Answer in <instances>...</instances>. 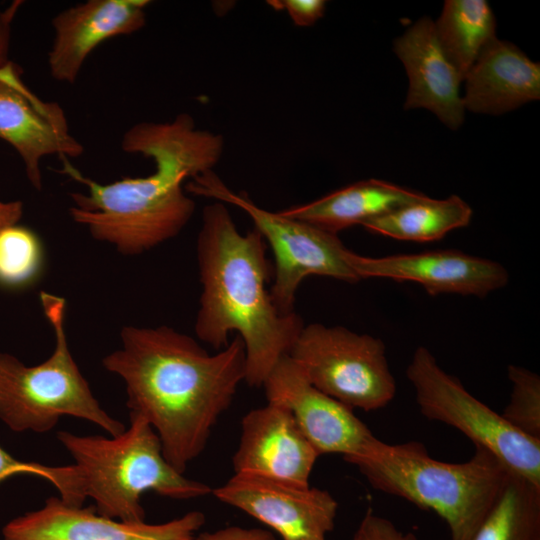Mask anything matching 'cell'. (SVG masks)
I'll return each instance as SVG.
<instances>
[{"mask_svg":"<svg viewBox=\"0 0 540 540\" xmlns=\"http://www.w3.org/2000/svg\"><path fill=\"white\" fill-rule=\"evenodd\" d=\"M465 110L501 115L540 99V64L513 43L494 39L465 75Z\"/></svg>","mask_w":540,"mask_h":540,"instance_id":"obj_18","label":"cell"},{"mask_svg":"<svg viewBox=\"0 0 540 540\" xmlns=\"http://www.w3.org/2000/svg\"><path fill=\"white\" fill-rule=\"evenodd\" d=\"M319 456L290 411L267 402L243 416L240 441L232 463L235 474L309 486Z\"/></svg>","mask_w":540,"mask_h":540,"instance_id":"obj_15","label":"cell"},{"mask_svg":"<svg viewBox=\"0 0 540 540\" xmlns=\"http://www.w3.org/2000/svg\"><path fill=\"white\" fill-rule=\"evenodd\" d=\"M472 215L470 205L458 195L445 199L427 196L366 221L362 226L369 232L397 240L431 242L468 226Z\"/></svg>","mask_w":540,"mask_h":540,"instance_id":"obj_20","label":"cell"},{"mask_svg":"<svg viewBox=\"0 0 540 540\" xmlns=\"http://www.w3.org/2000/svg\"><path fill=\"white\" fill-rule=\"evenodd\" d=\"M540 536V486L510 471L471 540H534Z\"/></svg>","mask_w":540,"mask_h":540,"instance_id":"obj_22","label":"cell"},{"mask_svg":"<svg viewBox=\"0 0 540 540\" xmlns=\"http://www.w3.org/2000/svg\"><path fill=\"white\" fill-rule=\"evenodd\" d=\"M267 402L288 409L318 454H360L375 438L353 409L313 386L289 355L263 384Z\"/></svg>","mask_w":540,"mask_h":540,"instance_id":"obj_12","label":"cell"},{"mask_svg":"<svg viewBox=\"0 0 540 540\" xmlns=\"http://www.w3.org/2000/svg\"><path fill=\"white\" fill-rule=\"evenodd\" d=\"M276 10H285L296 26L308 27L323 17L326 9L324 0H281L268 1Z\"/></svg>","mask_w":540,"mask_h":540,"instance_id":"obj_27","label":"cell"},{"mask_svg":"<svg viewBox=\"0 0 540 540\" xmlns=\"http://www.w3.org/2000/svg\"><path fill=\"white\" fill-rule=\"evenodd\" d=\"M23 215V203L21 201H0V231L16 225Z\"/></svg>","mask_w":540,"mask_h":540,"instance_id":"obj_30","label":"cell"},{"mask_svg":"<svg viewBox=\"0 0 540 540\" xmlns=\"http://www.w3.org/2000/svg\"><path fill=\"white\" fill-rule=\"evenodd\" d=\"M40 302L54 332V351L35 366L0 353V420L14 432L46 433L61 417L72 416L96 424L110 436L121 434L125 425L102 408L71 354L65 299L42 291Z\"/></svg>","mask_w":540,"mask_h":540,"instance_id":"obj_6","label":"cell"},{"mask_svg":"<svg viewBox=\"0 0 540 540\" xmlns=\"http://www.w3.org/2000/svg\"><path fill=\"white\" fill-rule=\"evenodd\" d=\"M0 139L16 150L37 190L42 188L40 163L44 157L68 159L84 152L71 133L63 108L34 94L12 61L0 69Z\"/></svg>","mask_w":540,"mask_h":540,"instance_id":"obj_11","label":"cell"},{"mask_svg":"<svg viewBox=\"0 0 540 540\" xmlns=\"http://www.w3.org/2000/svg\"><path fill=\"white\" fill-rule=\"evenodd\" d=\"M349 261L360 280L388 278L416 282L431 296L459 294L483 298L509 281V274L500 263L453 249L383 257H367L351 251Z\"/></svg>","mask_w":540,"mask_h":540,"instance_id":"obj_14","label":"cell"},{"mask_svg":"<svg viewBox=\"0 0 540 540\" xmlns=\"http://www.w3.org/2000/svg\"><path fill=\"white\" fill-rule=\"evenodd\" d=\"M437 39L462 79L496 39V19L485 0H447L434 22Z\"/></svg>","mask_w":540,"mask_h":540,"instance_id":"obj_21","label":"cell"},{"mask_svg":"<svg viewBox=\"0 0 540 540\" xmlns=\"http://www.w3.org/2000/svg\"><path fill=\"white\" fill-rule=\"evenodd\" d=\"M393 46L408 77L404 108L427 109L448 128L457 130L465 114L460 95L463 79L441 48L434 21L420 18L394 40Z\"/></svg>","mask_w":540,"mask_h":540,"instance_id":"obj_17","label":"cell"},{"mask_svg":"<svg viewBox=\"0 0 540 540\" xmlns=\"http://www.w3.org/2000/svg\"><path fill=\"white\" fill-rule=\"evenodd\" d=\"M148 0H88L52 19L54 39L48 52L53 79L73 84L88 56L104 41L129 35L146 23Z\"/></svg>","mask_w":540,"mask_h":540,"instance_id":"obj_16","label":"cell"},{"mask_svg":"<svg viewBox=\"0 0 540 540\" xmlns=\"http://www.w3.org/2000/svg\"><path fill=\"white\" fill-rule=\"evenodd\" d=\"M266 242L255 228L242 234L225 203L203 208L196 253L202 292L194 330L215 350L236 333L245 348V379L261 387L277 363L289 355L304 326L294 312L274 303Z\"/></svg>","mask_w":540,"mask_h":540,"instance_id":"obj_3","label":"cell"},{"mask_svg":"<svg viewBox=\"0 0 540 540\" xmlns=\"http://www.w3.org/2000/svg\"><path fill=\"white\" fill-rule=\"evenodd\" d=\"M21 4L22 1H14L5 10H0V69L11 61L9 50L12 22Z\"/></svg>","mask_w":540,"mask_h":540,"instance_id":"obj_29","label":"cell"},{"mask_svg":"<svg viewBox=\"0 0 540 540\" xmlns=\"http://www.w3.org/2000/svg\"><path fill=\"white\" fill-rule=\"evenodd\" d=\"M192 540H276L272 532L257 527L227 526L196 534Z\"/></svg>","mask_w":540,"mask_h":540,"instance_id":"obj_28","label":"cell"},{"mask_svg":"<svg viewBox=\"0 0 540 540\" xmlns=\"http://www.w3.org/2000/svg\"><path fill=\"white\" fill-rule=\"evenodd\" d=\"M15 475H33L47 480L66 504L81 507L86 500L84 482L74 464L49 466L38 462L21 461L0 446V484Z\"/></svg>","mask_w":540,"mask_h":540,"instance_id":"obj_25","label":"cell"},{"mask_svg":"<svg viewBox=\"0 0 540 540\" xmlns=\"http://www.w3.org/2000/svg\"><path fill=\"white\" fill-rule=\"evenodd\" d=\"M129 427L117 436H80L59 431L96 512L124 522L145 521L146 491L177 500L207 496L209 485L189 479L168 463L160 438L141 416L129 412Z\"/></svg>","mask_w":540,"mask_h":540,"instance_id":"obj_5","label":"cell"},{"mask_svg":"<svg viewBox=\"0 0 540 540\" xmlns=\"http://www.w3.org/2000/svg\"><path fill=\"white\" fill-rule=\"evenodd\" d=\"M534 540H540V536L536 537Z\"/></svg>","mask_w":540,"mask_h":540,"instance_id":"obj_32","label":"cell"},{"mask_svg":"<svg viewBox=\"0 0 540 540\" xmlns=\"http://www.w3.org/2000/svg\"><path fill=\"white\" fill-rule=\"evenodd\" d=\"M185 191L235 205L250 217L273 252L270 293L281 312H294L297 289L310 275L348 283L360 280L349 261L351 251L337 234L259 207L247 195L232 191L213 170L189 179Z\"/></svg>","mask_w":540,"mask_h":540,"instance_id":"obj_7","label":"cell"},{"mask_svg":"<svg viewBox=\"0 0 540 540\" xmlns=\"http://www.w3.org/2000/svg\"><path fill=\"white\" fill-rule=\"evenodd\" d=\"M427 195L396 184L368 179L333 191L312 202L279 211L283 216L338 234Z\"/></svg>","mask_w":540,"mask_h":540,"instance_id":"obj_19","label":"cell"},{"mask_svg":"<svg viewBox=\"0 0 540 540\" xmlns=\"http://www.w3.org/2000/svg\"><path fill=\"white\" fill-rule=\"evenodd\" d=\"M352 540H359V538H358V536H357V534H356V533H355V535H354V537H353V539H352Z\"/></svg>","mask_w":540,"mask_h":540,"instance_id":"obj_31","label":"cell"},{"mask_svg":"<svg viewBox=\"0 0 540 540\" xmlns=\"http://www.w3.org/2000/svg\"><path fill=\"white\" fill-rule=\"evenodd\" d=\"M212 494L262 522L282 540H327L338 511V502L326 490L256 475L234 474Z\"/></svg>","mask_w":540,"mask_h":540,"instance_id":"obj_10","label":"cell"},{"mask_svg":"<svg viewBox=\"0 0 540 540\" xmlns=\"http://www.w3.org/2000/svg\"><path fill=\"white\" fill-rule=\"evenodd\" d=\"M121 148L151 158L154 172L101 184L83 176L67 158L61 159V172L88 188L86 194H70L72 219L121 254L138 255L177 236L190 221L195 202L183 183L213 170L222 157L224 139L197 128L189 114H179L172 121L131 126Z\"/></svg>","mask_w":540,"mask_h":540,"instance_id":"obj_2","label":"cell"},{"mask_svg":"<svg viewBox=\"0 0 540 540\" xmlns=\"http://www.w3.org/2000/svg\"><path fill=\"white\" fill-rule=\"evenodd\" d=\"M343 459L374 489L435 512L451 540H471L510 473L482 447L468 461L448 463L430 457L420 442L388 444L376 437L360 454Z\"/></svg>","mask_w":540,"mask_h":540,"instance_id":"obj_4","label":"cell"},{"mask_svg":"<svg viewBox=\"0 0 540 540\" xmlns=\"http://www.w3.org/2000/svg\"><path fill=\"white\" fill-rule=\"evenodd\" d=\"M356 534L359 540H420L412 532H403L395 524L382 516L367 510Z\"/></svg>","mask_w":540,"mask_h":540,"instance_id":"obj_26","label":"cell"},{"mask_svg":"<svg viewBox=\"0 0 540 540\" xmlns=\"http://www.w3.org/2000/svg\"><path fill=\"white\" fill-rule=\"evenodd\" d=\"M200 511L160 524L124 522L104 517L95 506L84 508L49 497L42 508L10 520L4 540H192L205 523Z\"/></svg>","mask_w":540,"mask_h":540,"instance_id":"obj_13","label":"cell"},{"mask_svg":"<svg viewBox=\"0 0 540 540\" xmlns=\"http://www.w3.org/2000/svg\"><path fill=\"white\" fill-rule=\"evenodd\" d=\"M42 263V245L31 229L16 224L0 231L1 286L20 288L30 284Z\"/></svg>","mask_w":540,"mask_h":540,"instance_id":"obj_23","label":"cell"},{"mask_svg":"<svg viewBox=\"0 0 540 540\" xmlns=\"http://www.w3.org/2000/svg\"><path fill=\"white\" fill-rule=\"evenodd\" d=\"M310 383L351 409L389 404L396 381L384 342L343 326L304 325L289 353Z\"/></svg>","mask_w":540,"mask_h":540,"instance_id":"obj_9","label":"cell"},{"mask_svg":"<svg viewBox=\"0 0 540 540\" xmlns=\"http://www.w3.org/2000/svg\"><path fill=\"white\" fill-rule=\"evenodd\" d=\"M512 384L503 418L522 434L540 441V377L522 366L509 365Z\"/></svg>","mask_w":540,"mask_h":540,"instance_id":"obj_24","label":"cell"},{"mask_svg":"<svg viewBox=\"0 0 540 540\" xmlns=\"http://www.w3.org/2000/svg\"><path fill=\"white\" fill-rule=\"evenodd\" d=\"M120 339L121 346L103 358V367L124 381L129 412L153 427L165 459L184 473L206 448L245 379L243 341L235 335L210 354L166 325L125 326Z\"/></svg>","mask_w":540,"mask_h":540,"instance_id":"obj_1","label":"cell"},{"mask_svg":"<svg viewBox=\"0 0 540 540\" xmlns=\"http://www.w3.org/2000/svg\"><path fill=\"white\" fill-rule=\"evenodd\" d=\"M423 416L456 428L498 458L511 472L540 486V441L511 426L501 414L474 397L461 381L419 346L406 369Z\"/></svg>","mask_w":540,"mask_h":540,"instance_id":"obj_8","label":"cell"}]
</instances>
